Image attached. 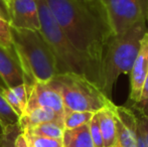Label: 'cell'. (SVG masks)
<instances>
[{"mask_svg": "<svg viewBox=\"0 0 148 147\" xmlns=\"http://www.w3.org/2000/svg\"><path fill=\"white\" fill-rule=\"evenodd\" d=\"M148 74V31L143 36L140 43L138 55L130 70V93L129 102L130 107L138 102L142 93L143 85Z\"/></svg>", "mask_w": 148, "mask_h": 147, "instance_id": "9c48e42d", "label": "cell"}, {"mask_svg": "<svg viewBox=\"0 0 148 147\" xmlns=\"http://www.w3.org/2000/svg\"><path fill=\"white\" fill-rule=\"evenodd\" d=\"M116 120L115 147H136L137 142V114L125 106L114 107Z\"/></svg>", "mask_w": 148, "mask_h": 147, "instance_id": "52a82bcc", "label": "cell"}, {"mask_svg": "<svg viewBox=\"0 0 148 147\" xmlns=\"http://www.w3.org/2000/svg\"><path fill=\"white\" fill-rule=\"evenodd\" d=\"M130 109H132L134 112H137V115L148 117V74L146 79H145L142 93H141L138 102L133 106H131Z\"/></svg>", "mask_w": 148, "mask_h": 147, "instance_id": "44dd1931", "label": "cell"}, {"mask_svg": "<svg viewBox=\"0 0 148 147\" xmlns=\"http://www.w3.org/2000/svg\"><path fill=\"white\" fill-rule=\"evenodd\" d=\"M138 119V117H137ZM136 147H146V143H145L144 136H143L142 130L139 125V122L137 123V142H136Z\"/></svg>", "mask_w": 148, "mask_h": 147, "instance_id": "484cf974", "label": "cell"}, {"mask_svg": "<svg viewBox=\"0 0 148 147\" xmlns=\"http://www.w3.org/2000/svg\"><path fill=\"white\" fill-rule=\"evenodd\" d=\"M6 1V3L8 4V6H10V4H11V2L13 1V0H5Z\"/></svg>", "mask_w": 148, "mask_h": 147, "instance_id": "f1b7e54d", "label": "cell"}, {"mask_svg": "<svg viewBox=\"0 0 148 147\" xmlns=\"http://www.w3.org/2000/svg\"><path fill=\"white\" fill-rule=\"evenodd\" d=\"M0 16L6 21H10L9 6L6 3L5 0H0Z\"/></svg>", "mask_w": 148, "mask_h": 147, "instance_id": "d4e9b609", "label": "cell"}, {"mask_svg": "<svg viewBox=\"0 0 148 147\" xmlns=\"http://www.w3.org/2000/svg\"><path fill=\"white\" fill-rule=\"evenodd\" d=\"M18 122H19V117L6 103L0 90V124L2 125V127L5 128L7 126L17 124Z\"/></svg>", "mask_w": 148, "mask_h": 147, "instance_id": "ac0fdd59", "label": "cell"}, {"mask_svg": "<svg viewBox=\"0 0 148 147\" xmlns=\"http://www.w3.org/2000/svg\"><path fill=\"white\" fill-rule=\"evenodd\" d=\"M49 83L60 92L64 112L97 113L114 104L112 99L108 98L97 85L82 75L58 74Z\"/></svg>", "mask_w": 148, "mask_h": 147, "instance_id": "5b68a950", "label": "cell"}, {"mask_svg": "<svg viewBox=\"0 0 148 147\" xmlns=\"http://www.w3.org/2000/svg\"><path fill=\"white\" fill-rule=\"evenodd\" d=\"M4 89H7V86L5 85V83L3 82V80H2V78L0 77V90H4Z\"/></svg>", "mask_w": 148, "mask_h": 147, "instance_id": "83f0119b", "label": "cell"}, {"mask_svg": "<svg viewBox=\"0 0 148 147\" xmlns=\"http://www.w3.org/2000/svg\"><path fill=\"white\" fill-rule=\"evenodd\" d=\"M15 146L16 147H29L27 144V142H26L25 138H24L23 134H22V132L18 135V137L16 138Z\"/></svg>", "mask_w": 148, "mask_h": 147, "instance_id": "4316f807", "label": "cell"}, {"mask_svg": "<svg viewBox=\"0 0 148 147\" xmlns=\"http://www.w3.org/2000/svg\"><path fill=\"white\" fill-rule=\"evenodd\" d=\"M0 77L7 88L24 84L23 72L14 47L7 49L0 45Z\"/></svg>", "mask_w": 148, "mask_h": 147, "instance_id": "8fae6325", "label": "cell"}, {"mask_svg": "<svg viewBox=\"0 0 148 147\" xmlns=\"http://www.w3.org/2000/svg\"><path fill=\"white\" fill-rule=\"evenodd\" d=\"M114 107L115 104L96 113L104 147H115L116 145V120L114 115Z\"/></svg>", "mask_w": 148, "mask_h": 147, "instance_id": "5bb4252c", "label": "cell"}, {"mask_svg": "<svg viewBox=\"0 0 148 147\" xmlns=\"http://www.w3.org/2000/svg\"><path fill=\"white\" fill-rule=\"evenodd\" d=\"M0 17H1V16H0Z\"/></svg>", "mask_w": 148, "mask_h": 147, "instance_id": "1f68e13d", "label": "cell"}, {"mask_svg": "<svg viewBox=\"0 0 148 147\" xmlns=\"http://www.w3.org/2000/svg\"><path fill=\"white\" fill-rule=\"evenodd\" d=\"M64 131V127L62 124L56 122H45L33 127L27 128L23 130V133H29L32 135L42 136V137L55 138V139H62V134Z\"/></svg>", "mask_w": 148, "mask_h": 147, "instance_id": "2e32d148", "label": "cell"}, {"mask_svg": "<svg viewBox=\"0 0 148 147\" xmlns=\"http://www.w3.org/2000/svg\"><path fill=\"white\" fill-rule=\"evenodd\" d=\"M137 117H138L139 125H140L143 136H144L146 147H148V117H146V116H140V115H137Z\"/></svg>", "mask_w": 148, "mask_h": 147, "instance_id": "cb8c5ba5", "label": "cell"}, {"mask_svg": "<svg viewBox=\"0 0 148 147\" xmlns=\"http://www.w3.org/2000/svg\"><path fill=\"white\" fill-rule=\"evenodd\" d=\"M45 122H56L64 126V116L60 115L49 108L38 107L24 112L23 115L20 117L18 124L21 131H23L27 128Z\"/></svg>", "mask_w": 148, "mask_h": 147, "instance_id": "7c38bea8", "label": "cell"}, {"mask_svg": "<svg viewBox=\"0 0 148 147\" xmlns=\"http://www.w3.org/2000/svg\"><path fill=\"white\" fill-rule=\"evenodd\" d=\"M0 45L7 49H13L10 24L1 17H0Z\"/></svg>", "mask_w": 148, "mask_h": 147, "instance_id": "7402d4cb", "label": "cell"}, {"mask_svg": "<svg viewBox=\"0 0 148 147\" xmlns=\"http://www.w3.org/2000/svg\"><path fill=\"white\" fill-rule=\"evenodd\" d=\"M10 26L19 29L40 31L37 4L35 0H13L9 6Z\"/></svg>", "mask_w": 148, "mask_h": 147, "instance_id": "ba28073f", "label": "cell"}, {"mask_svg": "<svg viewBox=\"0 0 148 147\" xmlns=\"http://www.w3.org/2000/svg\"><path fill=\"white\" fill-rule=\"evenodd\" d=\"M148 31L146 19L135 23L120 34L109 39L100 63L99 88L112 99L115 84L121 75H129L138 55L143 36Z\"/></svg>", "mask_w": 148, "mask_h": 147, "instance_id": "7a4b0ae2", "label": "cell"}, {"mask_svg": "<svg viewBox=\"0 0 148 147\" xmlns=\"http://www.w3.org/2000/svg\"><path fill=\"white\" fill-rule=\"evenodd\" d=\"M62 140L64 147H95L90 134L89 124L74 129H64Z\"/></svg>", "mask_w": 148, "mask_h": 147, "instance_id": "9a60e30c", "label": "cell"}, {"mask_svg": "<svg viewBox=\"0 0 148 147\" xmlns=\"http://www.w3.org/2000/svg\"><path fill=\"white\" fill-rule=\"evenodd\" d=\"M146 21H147V26H148V13H147V18H146Z\"/></svg>", "mask_w": 148, "mask_h": 147, "instance_id": "4dcf8cb0", "label": "cell"}, {"mask_svg": "<svg viewBox=\"0 0 148 147\" xmlns=\"http://www.w3.org/2000/svg\"><path fill=\"white\" fill-rule=\"evenodd\" d=\"M89 130L90 134H91L92 141L94 143L95 147H104L103 145V138H102L101 130H100L99 126V121H98L97 114H94V116L92 117L91 121L89 123Z\"/></svg>", "mask_w": 148, "mask_h": 147, "instance_id": "603a6c76", "label": "cell"}, {"mask_svg": "<svg viewBox=\"0 0 148 147\" xmlns=\"http://www.w3.org/2000/svg\"><path fill=\"white\" fill-rule=\"evenodd\" d=\"M95 113L91 112H79L68 111L64 115V129H74L80 126L89 124Z\"/></svg>", "mask_w": 148, "mask_h": 147, "instance_id": "e0dca14e", "label": "cell"}, {"mask_svg": "<svg viewBox=\"0 0 148 147\" xmlns=\"http://www.w3.org/2000/svg\"><path fill=\"white\" fill-rule=\"evenodd\" d=\"M3 130H4V128L2 127V125H1V124H0V134H1L2 132H3Z\"/></svg>", "mask_w": 148, "mask_h": 147, "instance_id": "f546056e", "label": "cell"}, {"mask_svg": "<svg viewBox=\"0 0 148 147\" xmlns=\"http://www.w3.org/2000/svg\"><path fill=\"white\" fill-rule=\"evenodd\" d=\"M22 134L29 147H64L62 139L42 137V136H36L29 133H23V132Z\"/></svg>", "mask_w": 148, "mask_h": 147, "instance_id": "d6986e66", "label": "cell"}, {"mask_svg": "<svg viewBox=\"0 0 148 147\" xmlns=\"http://www.w3.org/2000/svg\"><path fill=\"white\" fill-rule=\"evenodd\" d=\"M12 43L23 72L24 84L49 83L59 74L57 59L40 31L10 26Z\"/></svg>", "mask_w": 148, "mask_h": 147, "instance_id": "277c9868", "label": "cell"}, {"mask_svg": "<svg viewBox=\"0 0 148 147\" xmlns=\"http://www.w3.org/2000/svg\"><path fill=\"white\" fill-rule=\"evenodd\" d=\"M100 2L115 36L147 18L148 0H100Z\"/></svg>", "mask_w": 148, "mask_h": 147, "instance_id": "8992f818", "label": "cell"}, {"mask_svg": "<svg viewBox=\"0 0 148 147\" xmlns=\"http://www.w3.org/2000/svg\"><path fill=\"white\" fill-rule=\"evenodd\" d=\"M21 132L18 123L5 127L3 132L0 134V147H16V138Z\"/></svg>", "mask_w": 148, "mask_h": 147, "instance_id": "ffe728a7", "label": "cell"}, {"mask_svg": "<svg viewBox=\"0 0 148 147\" xmlns=\"http://www.w3.org/2000/svg\"><path fill=\"white\" fill-rule=\"evenodd\" d=\"M45 2L72 44L99 69L104 49L113 36L100 0H45Z\"/></svg>", "mask_w": 148, "mask_h": 147, "instance_id": "6da1fadb", "label": "cell"}, {"mask_svg": "<svg viewBox=\"0 0 148 147\" xmlns=\"http://www.w3.org/2000/svg\"><path fill=\"white\" fill-rule=\"evenodd\" d=\"M35 1L38 9L40 32L55 53L59 74L82 75L99 87L100 76L98 67L69 40L68 36L55 19L45 0Z\"/></svg>", "mask_w": 148, "mask_h": 147, "instance_id": "3957f363", "label": "cell"}, {"mask_svg": "<svg viewBox=\"0 0 148 147\" xmlns=\"http://www.w3.org/2000/svg\"><path fill=\"white\" fill-rule=\"evenodd\" d=\"M45 107L49 108L58 114L64 116V108L60 92L49 83H34L31 88L26 110Z\"/></svg>", "mask_w": 148, "mask_h": 147, "instance_id": "30bf717a", "label": "cell"}, {"mask_svg": "<svg viewBox=\"0 0 148 147\" xmlns=\"http://www.w3.org/2000/svg\"><path fill=\"white\" fill-rule=\"evenodd\" d=\"M31 88L32 87L27 86L26 84H21L19 86L7 88L1 91L2 96L5 99L6 103L19 117V119L26 110Z\"/></svg>", "mask_w": 148, "mask_h": 147, "instance_id": "4fadbf2b", "label": "cell"}]
</instances>
